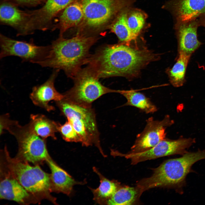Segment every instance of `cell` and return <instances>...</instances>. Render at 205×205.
I'll return each mask as SVG.
<instances>
[{
	"label": "cell",
	"mask_w": 205,
	"mask_h": 205,
	"mask_svg": "<svg viewBox=\"0 0 205 205\" xmlns=\"http://www.w3.org/2000/svg\"><path fill=\"white\" fill-rule=\"evenodd\" d=\"M75 0H47L42 7L28 15L26 24V28L32 32L36 30L46 29L52 19Z\"/></svg>",
	"instance_id": "obj_13"
},
{
	"label": "cell",
	"mask_w": 205,
	"mask_h": 205,
	"mask_svg": "<svg viewBox=\"0 0 205 205\" xmlns=\"http://www.w3.org/2000/svg\"><path fill=\"white\" fill-rule=\"evenodd\" d=\"M83 12V28L97 31L112 22L123 10L136 0H80Z\"/></svg>",
	"instance_id": "obj_8"
},
{
	"label": "cell",
	"mask_w": 205,
	"mask_h": 205,
	"mask_svg": "<svg viewBox=\"0 0 205 205\" xmlns=\"http://www.w3.org/2000/svg\"><path fill=\"white\" fill-rule=\"evenodd\" d=\"M199 25L197 18L175 22L174 29L177 41L178 54L191 56L201 45L197 38Z\"/></svg>",
	"instance_id": "obj_12"
},
{
	"label": "cell",
	"mask_w": 205,
	"mask_h": 205,
	"mask_svg": "<svg viewBox=\"0 0 205 205\" xmlns=\"http://www.w3.org/2000/svg\"><path fill=\"white\" fill-rule=\"evenodd\" d=\"M171 14L175 22L197 18L205 11V0H170L163 6Z\"/></svg>",
	"instance_id": "obj_15"
},
{
	"label": "cell",
	"mask_w": 205,
	"mask_h": 205,
	"mask_svg": "<svg viewBox=\"0 0 205 205\" xmlns=\"http://www.w3.org/2000/svg\"><path fill=\"white\" fill-rule=\"evenodd\" d=\"M2 155L1 168L17 180L40 202L46 199L57 204L56 198L51 194L50 174L44 171L39 165L32 166L28 162L11 157L6 147Z\"/></svg>",
	"instance_id": "obj_3"
},
{
	"label": "cell",
	"mask_w": 205,
	"mask_h": 205,
	"mask_svg": "<svg viewBox=\"0 0 205 205\" xmlns=\"http://www.w3.org/2000/svg\"><path fill=\"white\" fill-rule=\"evenodd\" d=\"M197 19L199 26L205 27V11L200 15Z\"/></svg>",
	"instance_id": "obj_29"
},
{
	"label": "cell",
	"mask_w": 205,
	"mask_h": 205,
	"mask_svg": "<svg viewBox=\"0 0 205 205\" xmlns=\"http://www.w3.org/2000/svg\"><path fill=\"white\" fill-rule=\"evenodd\" d=\"M20 3L30 5H35L40 2L42 0H16Z\"/></svg>",
	"instance_id": "obj_28"
},
{
	"label": "cell",
	"mask_w": 205,
	"mask_h": 205,
	"mask_svg": "<svg viewBox=\"0 0 205 205\" xmlns=\"http://www.w3.org/2000/svg\"><path fill=\"white\" fill-rule=\"evenodd\" d=\"M59 71L54 69L48 79L43 84L34 87L30 95V98L35 105L48 111L55 109L54 106L49 104L50 101H58L64 97L63 94L58 92L54 86L55 81Z\"/></svg>",
	"instance_id": "obj_16"
},
{
	"label": "cell",
	"mask_w": 205,
	"mask_h": 205,
	"mask_svg": "<svg viewBox=\"0 0 205 205\" xmlns=\"http://www.w3.org/2000/svg\"><path fill=\"white\" fill-rule=\"evenodd\" d=\"M0 198L27 204L40 202L15 178L1 169Z\"/></svg>",
	"instance_id": "obj_14"
},
{
	"label": "cell",
	"mask_w": 205,
	"mask_h": 205,
	"mask_svg": "<svg viewBox=\"0 0 205 205\" xmlns=\"http://www.w3.org/2000/svg\"><path fill=\"white\" fill-rule=\"evenodd\" d=\"M205 159V151L186 153L181 157L169 159L155 169L152 175L137 184L141 194L149 189L158 187L180 188L184 183L186 177L192 165Z\"/></svg>",
	"instance_id": "obj_4"
},
{
	"label": "cell",
	"mask_w": 205,
	"mask_h": 205,
	"mask_svg": "<svg viewBox=\"0 0 205 205\" xmlns=\"http://www.w3.org/2000/svg\"><path fill=\"white\" fill-rule=\"evenodd\" d=\"M118 93L126 99L125 105L137 108L147 113H153L157 110L156 106L144 94L135 90H120Z\"/></svg>",
	"instance_id": "obj_24"
},
{
	"label": "cell",
	"mask_w": 205,
	"mask_h": 205,
	"mask_svg": "<svg viewBox=\"0 0 205 205\" xmlns=\"http://www.w3.org/2000/svg\"><path fill=\"white\" fill-rule=\"evenodd\" d=\"M98 38L78 33L70 38L60 37L53 41L49 54L39 65L63 71L68 77L73 79L86 64L89 56V50Z\"/></svg>",
	"instance_id": "obj_2"
},
{
	"label": "cell",
	"mask_w": 205,
	"mask_h": 205,
	"mask_svg": "<svg viewBox=\"0 0 205 205\" xmlns=\"http://www.w3.org/2000/svg\"><path fill=\"white\" fill-rule=\"evenodd\" d=\"M63 10L59 19L60 36H63L69 29L79 25L83 19V11L80 1L75 0Z\"/></svg>",
	"instance_id": "obj_18"
},
{
	"label": "cell",
	"mask_w": 205,
	"mask_h": 205,
	"mask_svg": "<svg viewBox=\"0 0 205 205\" xmlns=\"http://www.w3.org/2000/svg\"><path fill=\"white\" fill-rule=\"evenodd\" d=\"M126 18L128 28L137 39L146 27L147 15L141 9L130 7L127 9Z\"/></svg>",
	"instance_id": "obj_25"
},
{
	"label": "cell",
	"mask_w": 205,
	"mask_h": 205,
	"mask_svg": "<svg viewBox=\"0 0 205 205\" xmlns=\"http://www.w3.org/2000/svg\"><path fill=\"white\" fill-rule=\"evenodd\" d=\"M73 86L63 94L64 99L85 107H92L93 102L105 94L118 93L102 85L94 72L88 66L81 68L72 79Z\"/></svg>",
	"instance_id": "obj_7"
},
{
	"label": "cell",
	"mask_w": 205,
	"mask_h": 205,
	"mask_svg": "<svg viewBox=\"0 0 205 205\" xmlns=\"http://www.w3.org/2000/svg\"><path fill=\"white\" fill-rule=\"evenodd\" d=\"M157 56L145 48L120 43L104 44L90 54L86 64L99 78L115 76L135 77Z\"/></svg>",
	"instance_id": "obj_1"
},
{
	"label": "cell",
	"mask_w": 205,
	"mask_h": 205,
	"mask_svg": "<svg viewBox=\"0 0 205 205\" xmlns=\"http://www.w3.org/2000/svg\"><path fill=\"white\" fill-rule=\"evenodd\" d=\"M3 128L13 135L17 141L18 151L15 157L17 159L34 165H40L50 156L45 140L34 132L28 124L22 126L8 117L4 120Z\"/></svg>",
	"instance_id": "obj_6"
},
{
	"label": "cell",
	"mask_w": 205,
	"mask_h": 205,
	"mask_svg": "<svg viewBox=\"0 0 205 205\" xmlns=\"http://www.w3.org/2000/svg\"><path fill=\"white\" fill-rule=\"evenodd\" d=\"M94 171L99 177L100 184L96 188H90L93 195L95 202L101 205H106L108 200L118 188L117 183L110 180L104 176L95 167H93Z\"/></svg>",
	"instance_id": "obj_20"
},
{
	"label": "cell",
	"mask_w": 205,
	"mask_h": 205,
	"mask_svg": "<svg viewBox=\"0 0 205 205\" xmlns=\"http://www.w3.org/2000/svg\"><path fill=\"white\" fill-rule=\"evenodd\" d=\"M28 124L31 130L36 135L45 140L51 137L56 140V133L58 132L59 123L53 121L41 114H31Z\"/></svg>",
	"instance_id": "obj_19"
},
{
	"label": "cell",
	"mask_w": 205,
	"mask_h": 205,
	"mask_svg": "<svg viewBox=\"0 0 205 205\" xmlns=\"http://www.w3.org/2000/svg\"><path fill=\"white\" fill-rule=\"evenodd\" d=\"M127 7L122 11L108 26L111 32L114 34L120 43L130 45V42L136 38L128 28L126 21Z\"/></svg>",
	"instance_id": "obj_22"
},
{
	"label": "cell",
	"mask_w": 205,
	"mask_h": 205,
	"mask_svg": "<svg viewBox=\"0 0 205 205\" xmlns=\"http://www.w3.org/2000/svg\"><path fill=\"white\" fill-rule=\"evenodd\" d=\"M58 131L65 141L81 143V140L80 136L69 120H67V121L63 125L59 124Z\"/></svg>",
	"instance_id": "obj_27"
},
{
	"label": "cell",
	"mask_w": 205,
	"mask_h": 205,
	"mask_svg": "<svg viewBox=\"0 0 205 205\" xmlns=\"http://www.w3.org/2000/svg\"><path fill=\"white\" fill-rule=\"evenodd\" d=\"M56 103L62 114L71 122L80 138L82 145L86 147L94 145L106 157L101 147L96 114L92 107L81 106L63 99Z\"/></svg>",
	"instance_id": "obj_5"
},
{
	"label": "cell",
	"mask_w": 205,
	"mask_h": 205,
	"mask_svg": "<svg viewBox=\"0 0 205 205\" xmlns=\"http://www.w3.org/2000/svg\"><path fill=\"white\" fill-rule=\"evenodd\" d=\"M140 196L138 189L130 187L118 188L107 201L106 205H131Z\"/></svg>",
	"instance_id": "obj_26"
},
{
	"label": "cell",
	"mask_w": 205,
	"mask_h": 205,
	"mask_svg": "<svg viewBox=\"0 0 205 205\" xmlns=\"http://www.w3.org/2000/svg\"><path fill=\"white\" fill-rule=\"evenodd\" d=\"M0 58L10 56L20 58L23 62L39 65L48 56L51 45H36L32 40L29 42L15 40L2 34L0 36Z\"/></svg>",
	"instance_id": "obj_9"
},
{
	"label": "cell",
	"mask_w": 205,
	"mask_h": 205,
	"mask_svg": "<svg viewBox=\"0 0 205 205\" xmlns=\"http://www.w3.org/2000/svg\"><path fill=\"white\" fill-rule=\"evenodd\" d=\"M191 56L183 53L178 54L175 63L171 68L167 69L169 81L174 87H181L185 82L186 69Z\"/></svg>",
	"instance_id": "obj_23"
},
{
	"label": "cell",
	"mask_w": 205,
	"mask_h": 205,
	"mask_svg": "<svg viewBox=\"0 0 205 205\" xmlns=\"http://www.w3.org/2000/svg\"><path fill=\"white\" fill-rule=\"evenodd\" d=\"M173 123L167 115L161 120H155L152 117L149 118L144 129L138 135L131 148L132 152L145 151L155 146L165 139L166 128Z\"/></svg>",
	"instance_id": "obj_11"
},
{
	"label": "cell",
	"mask_w": 205,
	"mask_h": 205,
	"mask_svg": "<svg viewBox=\"0 0 205 205\" xmlns=\"http://www.w3.org/2000/svg\"><path fill=\"white\" fill-rule=\"evenodd\" d=\"M195 142L191 138H181L175 140L165 139L152 148L145 151L122 153L117 150L112 149L111 154L114 156L124 157L130 159L132 164L155 159L165 156L175 154H184L186 149Z\"/></svg>",
	"instance_id": "obj_10"
},
{
	"label": "cell",
	"mask_w": 205,
	"mask_h": 205,
	"mask_svg": "<svg viewBox=\"0 0 205 205\" xmlns=\"http://www.w3.org/2000/svg\"><path fill=\"white\" fill-rule=\"evenodd\" d=\"M51 172L50 174L52 192L62 193L69 196L73 194V188L78 184H85L86 181L75 180L66 171L60 167L50 156L46 161Z\"/></svg>",
	"instance_id": "obj_17"
},
{
	"label": "cell",
	"mask_w": 205,
	"mask_h": 205,
	"mask_svg": "<svg viewBox=\"0 0 205 205\" xmlns=\"http://www.w3.org/2000/svg\"><path fill=\"white\" fill-rule=\"evenodd\" d=\"M27 16L26 14L11 3L5 2L1 5V21L5 24L18 28V33L25 23Z\"/></svg>",
	"instance_id": "obj_21"
}]
</instances>
